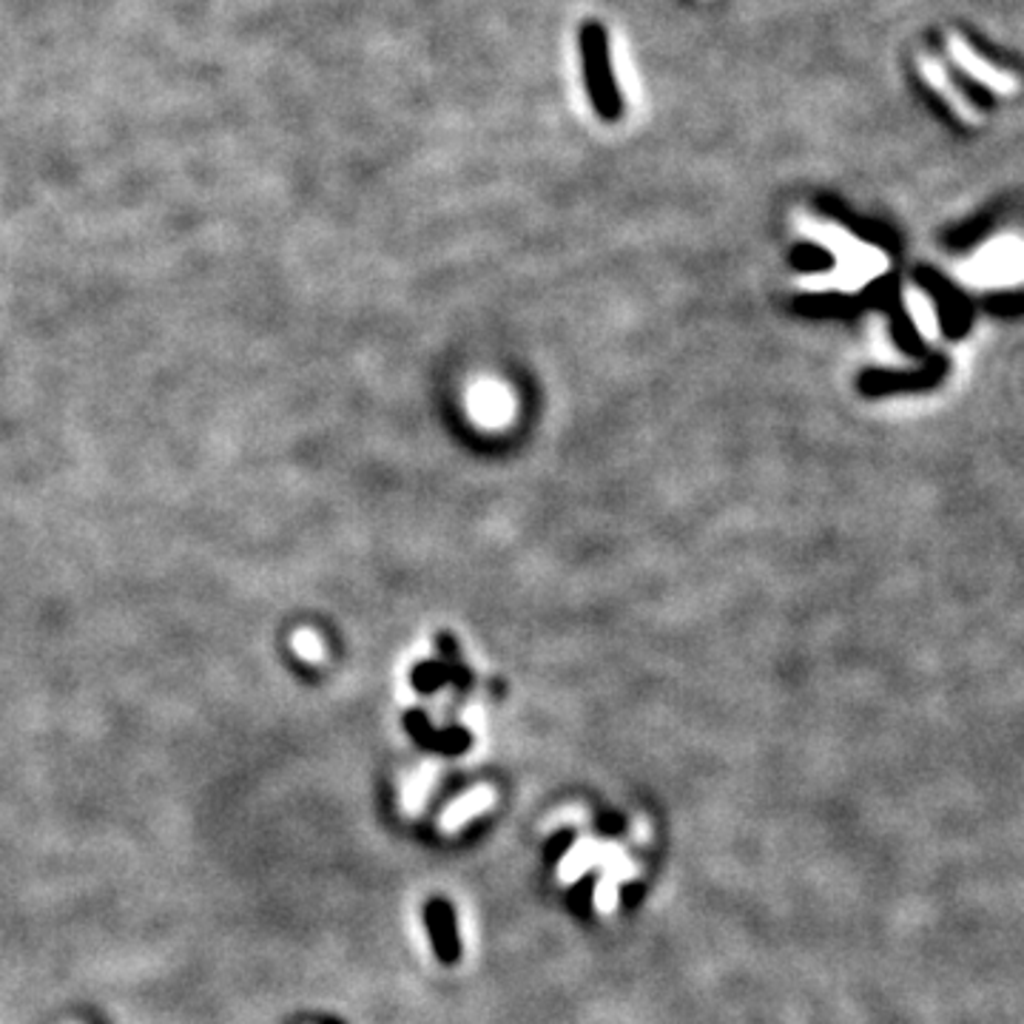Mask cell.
I'll return each mask as SVG.
<instances>
[{
  "mask_svg": "<svg viewBox=\"0 0 1024 1024\" xmlns=\"http://www.w3.org/2000/svg\"><path fill=\"white\" fill-rule=\"evenodd\" d=\"M425 922L430 930V942L436 948L438 959L445 964H456L461 959V942H459V928H456V917H452L450 903L445 899H430L425 908Z\"/></svg>",
  "mask_w": 1024,
  "mask_h": 1024,
  "instance_id": "obj_3",
  "label": "cell"
},
{
  "mask_svg": "<svg viewBox=\"0 0 1024 1024\" xmlns=\"http://www.w3.org/2000/svg\"><path fill=\"white\" fill-rule=\"evenodd\" d=\"M948 54H950V61L957 63L964 75L991 88L993 95H999V97L1016 95V88H1018L1016 77H1013L1011 72H1004V68L993 66L988 57H982V54H979L971 43L964 41L962 34H957V32L948 34Z\"/></svg>",
  "mask_w": 1024,
  "mask_h": 1024,
  "instance_id": "obj_1",
  "label": "cell"
},
{
  "mask_svg": "<svg viewBox=\"0 0 1024 1024\" xmlns=\"http://www.w3.org/2000/svg\"><path fill=\"white\" fill-rule=\"evenodd\" d=\"M612 68H615V77H618L620 88H623V95L634 103V88H638V81H634L632 63H629L627 52H623V43L620 41H618V49L612 46Z\"/></svg>",
  "mask_w": 1024,
  "mask_h": 1024,
  "instance_id": "obj_4",
  "label": "cell"
},
{
  "mask_svg": "<svg viewBox=\"0 0 1024 1024\" xmlns=\"http://www.w3.org/2000/svg\"><path fill=\"white\" fill-rule=\"evenodd\" d=\"M917 66H919V75H922V81L928 83V86L934 88V92H937V95L942 97L945 103H948V108L959 117V120L971 122V126L982 122V111H977V106H973V103L968 100V97H964L962 88H959L957 83L950 81L948 68H945L942 63H939L937 57H934V54H925V52L917 54Z\"/></svg>",
  "mask_w": 1024,
  "mask_h": 1024,
  "instance_id": "obj_2",
  "label": "cell"
}]
</instances>
